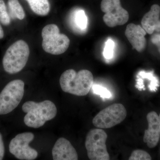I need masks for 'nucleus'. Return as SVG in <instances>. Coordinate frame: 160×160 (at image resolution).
Returning a JSON list of instances; mask_svg holds the SVG:
<instances>
[{
  "mask_svg": "<svg viewBox=\"0 0 160 160\" xmlns=\"http://www.w3.org/2000/svg\"><path fill=\"white\" fill-rule=\"evenodd\" d=\"M60 84L64 92L84 96L88 94L93 84V77L90 71L86 69L78 72L74 69L66 70L60 77Z\"/></svg>",
  "mask_w": 160,
  "mask_h": 160,
  "instance_id": "f257e3e1",
  "label": "nucleus"
},
{
  "mask_svg": "<svg viewBox=\"0 0 160 160\" xmlns=\"http://www.w3.org/2000/svg\"><path fill=\"white\" fill-rule=\"evenodd\" d=\"M22 109L26 113L24 119L26 126L36 129L54 118L57 113L56 106L49 100L39 103L29 101L23 104Z\"/></svg>",
  "mask_w": 160,
  "mask_h": 160,
  "instance_id": "f03ea898",
  "label": "nucleus"
},
{
  "mask_svg": "<svg viewBox=\"0 0 160 160\" xmlns=\"http://www.w3.org/2000/svg\"><path fill=\"white\" fill-rule=\"evenodd\" d=\"M30 50L27 43L22 40L13 43L6 52L2 60L4 70L9 74L18 73L26 66Z\"/></svg>",
  "mask_w": 160,
  "mask_h": 160,
  "instance_id": "7ed1b4c3",
  "label": "nucleus"
},
{
  "mask_svg": "<svg viewBox=\"0 0 160 160\" xmlns=\"http://www.w3.org/2000/svg\"><path fill=\"white\" fill-rule=\"evenodd\" d=\"M43 50L48 53L55 55L62 54L68 49L70 41L66 35L60 33L57 25L49 24L42 30Z\"/></svg>",
  "mask_w": 160,
  "mask_h": 160,
  "instance_id": "20e7f679",
  "label": "nucleus"
},
{
  "mask_svg": "<svg viewBox=\"0 0 160 160\" xmlns=\"http://www.w3.org/2000/svg\"><path fill=\"white\" fill-rule=\"evenodd\" d=\"M25 83L15 80L8 83L0 93V115L10 113L18 107L24 96Z\"/></svg>",
  "mask_w": 160,
  "mask_h": 160,
  "instance_id": "39448f33",
  "label": "nucleus"
},
{
  "mask_svg": "<svg viewBox=\"0 0 160 160\" xmlns=\"http://www.w3.org/2000/svg\"><path fill=\"white\" fill-rule=\"evenodd\" d=\"M107 134L103 129H92L86 136L85 146L87 155L91 160H109L106 142Z\"/></svg>",
  "mask_w": 160,
  "mask_h": 160,
  "instance_id": "423d86ee",
  "label": "nucleus"
},
{
  "mask_svg": "<svg viewBox=\"0 0 160 160\" xmlns=\"http://www.w3.org/2000/svg\"><path fill=\"white\" fill-rule=\"evenodd\" d=\"M126 116L125 107L122 104L117 103L100 111L93 118L92 124L100 129H109L122 122Z\"/></svg>",
  "mask_w": 160,
  "mask_h": 160,
  "instance_id": "0eeeda50",
  "label": "nucleus"
},
{
  "mask_svg": "<svg viewBox=\"0 0 160 160\" xmlns=\"http://www.w3.org/2000/svg\"><path fill=\"white\" fill-rule=\"evenodd\" d=\"M101 9L105 13L103 21L110 28L122 26L129 20L128 12L121 6L120 0H102Z\"/></svg>",
  "mask_w": 160,
  "mask_h": 160,
  "instance_id": "6e6552de",
  "label": "nucleus"
},
{
  "mask_svg": "<svg viewBox=\"0 0 160 160\" xmlns=\"http://www.w3.org/2000/svg\"><path fill=\"white\" fill-rule=\"evenodd\" d=\"M34 138V134L30 132L18 134L10 142L9 152L18 159H35L37 158L38 152L29 146V143L33 141Z\"/></svg>",
  "mask_w": 160,
  "mask_h": 160,
  "instance_id": "1a4fd4ad",
  "label": "nucleus"
},
{
  "mask_svg": "<svg viewBox=\"0 0 160 160\" xmlns=\"http://www.w3.org/2000/svg\"><path fill=\"white\" fill-rule=\"evenodd\" d=\"M148 123V129L145 131L143 141L149 148L157 146L160 138V122L157 113L152 111L146 116Z\"/></svg>",
  "mask_w": 160,
  "mask_h": 160,
  "instance_id": "9d476101",
  "label": "nucleus"
},
{
  "mask_svg": "<svg viewBox=\"0 0 160 160\" xmlns=\"http://www.w3.org/2000/svg\"><path fill=\"white\" fill-rule=\"evenodd\" d=\"M146 31L142 26L130 23L126 27L125 34L133 48L138 52H142L146 49Z\"/></svg>",
  "mask_w": 160,
  "mask_h": 160,
  "instance_id": "9b49d317",
  "label": "nucleus"
},
{
  "mask_svg": "<svg viewBox=\"0 0 160 160\" xmlns=\"http://www.w3.org/2000/svg\"><path fill=\"white\" fill-rule=\"evenodd\" d=\"M54 160H77L78 155L76 150L69 141L61 138L56 142L52 149Z\"/></svg>",
  "mask_w": 160,
  "mask_h": 160,
  "instance_id": "f8f14e48",
  "label": "nucleus"
},
{
  "mask_svg": "<svg viewBox=\"0 0 160 160\" xmlns=\"http://www.w3.org/2000/svg\"><path fill=\"white\" fill-rule=\"evenodd\" d=\"M160 6L157 4L152 5L141 21L142 27L146 33L152 34L154 31L160 32Z\"/></svg>",
  "mask_w": 160,
  "mask_h": 160,
  "instance_id": "ddd939ff",
  "label": "nucleus"
},
{
  "mask_svg": "<svg viewBox=\"0 0 160 160\" xmlns=\"http://www.w3.org/2000/svg\"><path fill=\"white\" fill-rule=\"evenodd\" d=\"M31 10L35 14L45 16L49 14L50 5L48 0H26Z\"/></svg>",
  "mask_w": 160,
  "mask_h": 160,
  "instance_id": "4468645a",
  "label": "nucleus"
},
{
  "mask_svg": "<svg viewBox=\"0 0 160 160\" xmlns=\"http://www.w3.org/2000/svg\"><path fill=\"white\" fill-rule=\"evenodd\" d=\"M9 11L11 16L22 20L26 16L25 11L18 0H8Z\"/></svg>",
  "mask_w": 160,
  "mask_h": 160,
  "instance_id": "2eb2a0df",
  "label": "nucleus"
},
{
  "mask_svg": "<svg viewBox=\"0 0 160 160\" xmlns=\"http://www.w3.org/2000/svg\"><path fill=\"white\" fill-rule=\"evenodd\" d=\"M74 22L75 25L80 30L86 29L88 23V20L85 12L80 10L74 13Z\"/></svg>",
  "mask_w": 160,
  "mask_h": 160,
  "instance_id": "dca6fc26",
  "label": "nucleus"
},
{
  "mask_svg": "<svg viewBox=\"0 0 160 160\" xmlns=\"http://www.w3.org/2000/svg\"><path fill=\"white\" fill-rule=\"evenodd\" d=\"M0 22L6 26H8L10 23V18L3 0H0Z\"/></svg>",
  "mask_w": 160,
  "mask_h": 160,
  "instance_id": "f3484780",
  "label": "nucleus"
},
{
  "mask_svg": "<svg viewBox=\"0 0 160 160\" xmlns=\"http://www.w3.org/2000/svg\"><path fill=\"white\" fill-rule=\"evenodd\" d=\"M129 160H152L150 155L144 150L138 149L132 152L129 157Z\"/></svg>",
  "mask_w": 160,
  "mask_h": 160,
  "instance_id": "a211bd4d",
  "label": "nucleus"
},
{
  "mask_svg": "<svg viewBox=\"0 0 160 160\" xmlns=\"http://www.w3.org/2000/svg\"><path fill=\"white\" fill-rule=\"evenodd\" d=\"M92 88L93 93L99 95L103 98H109L112 97L111 92L102 86L98 85H92Z\"/></svg>",
  "mask_w": 160,
  "mask_h": 160,
  "instance_id": "6ab92c4d",
  "label": "nucleus"
},
{
  "mask_svg": "<svg viewBox=\"0 0 160 160\" xmlns=\"http://www.w3.org/2000/svg\"><path fill=\"white\" fill-rule=\"evenodd\" d=\"M114 47V42L112 40H108L106 42L103 52V55L105 58L107 59L112 58L113 55Z\"/></svg>",
  "mask_w": 160,
  "mask_h": 160,
  "instance_id": "aec40b11",
  "label": "nucleus"
},
{
  "mask_svg": "<svg viewBox=\"0 0 160 160\" xmlns=\"http://www.w3.org/2000/svg\"><path fill=\"white\" fill-rule=\"evenodd\" d=\"M151 42L157 47L159 52L160 53V33H155L152 36Z\"/></svg>",
  "mask_w": 160,
  "mask_h": 160,
  "instance_id": "412c9836",
  "label": "nucleus"
},
{
  "mask_svg": "<svg viewBox=\"0 0 160 160\" xmlns=\"http://www.w3.org/2000/svg\"><path fill=\"white\" fill-rule=\"evenodd\" d=\"M5 154V147L3 142L2 136L0 133V160H2Z\"/></svg>",
  "mask_w": 160,
  "mask_h": 160,
  "instance_id": "4be33fe9",
  "label": "nucleus"
},
{
  "mask_svg": "<svg viewBox=\"0 0 160 160\" xmlns=\"http://www.w3.org/2000/svg\"><path fill=\"white\" fill-rule=\"evenodd\" d=\"M4 36V32L0 24V39H2Z\"/></svg>",
  "mask_w": 160,
  "mask_h": 160,
  "instance_id": "5701e85b",
  "label": "nucleus"
},
{
  "mask_svg": "<svg viewBox=\"0 0 160 160\" xmlns=\"http://www.w3.org/2000/svg\"><path fill=\"white\" fill-rule=\"evenodd\" d=\"M159 118L160 122V113L159 115Z\"/></svg>",
  "mask_w": 160,
  "mask_h": 160,
  "instance_id": "b1692460",
  "label": "nucleus"
}]
</instances>
